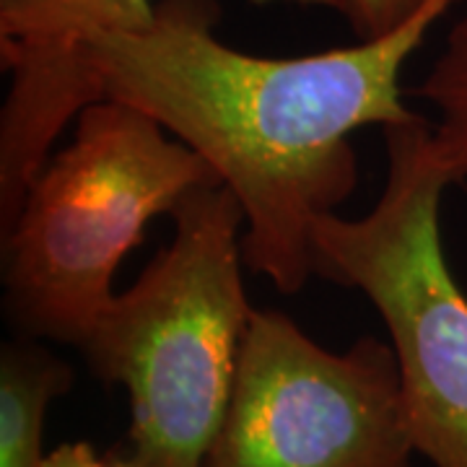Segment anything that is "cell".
<instances>
[{"label": "cell", "mask_w": 467, "mask_h": 467, "mask_svg": "<svg viewBox=\"0 0 467 467\" xmlns=\"http://www.w3.org/2000/svg\"><path fill=\"white\" fill-rule=\"evenodd\" d=\"M451 3L353 47L263 57L218 36V0H156L149 26L91 36L86 60L101 99L143 109L213 167L244 211V265L291 296L315 275V223L358 182L350 135L420 119L402 67Z\"/></svg>", "instance_id": "1"}, {"label": "cell", "mask_w": 467, "mask_h": 467, "mask_svg": "<svg viewBox=\"0 0 467 467\" xmlns=\"http://www.w3.org/2000/svg\"><path fill=\"white\" fill-rule=\"evenodd\" d=\"M174 236L81 343L101 384L130 400L119 467H202L229 410L254 315L242 278L244 211L223 182L192 190Z\"/></svg>", "instance_id": "2"}, {"label": "cell", "mask_w": 467, "mask_h": 467, "mask_svg": "<svg viewBox=\"0 0 467 467\" xmlns=\"http://www.w3.org/2000/svg\"><path fill=\"white\" fill-rule=\"evenodd\" d=\"M218 182L198 150L143 109L119 99L84 107L73 140L47 159L3 232L5 322L21 337L81 348L149 221Z\"/></svg>", "instance_id": "3"}, {"label": "cell", "mask_w": 467, "mask_h": 467, "mask_svg": "<svg viewBox=\"0 0 467 467\" xmlns=\"http://www.w3.org/2000/svg\"><path fill=\"white\" fill-rule=\"evenodd\" d=\"M382 133V192L364 218L330 213L315 223V275L361 291L379 312L416 454L434 467H467V294L439 229L450 180L429 150L431 119Z\"/></svg>", "instance_id": "4"}, {"label": "cell", "mask_w": 467, "mask_h": 467, "mask_svg": "<svg viewBox=\"0 0 467 467\" xmlns=\"http://www.w3.org/2000/svg\"><path fill=\"white\" fill-rule=\"evenodd\" d=\"M413 454L392 343L364 335L335 353L254 309L202 467H413Z\"/></svg>", "instance_id": "5"}, {"label": "cell", "mask_w": 467, "mask_h": 467, "mask_svg": "<svg viewBox=\"0 0 467 467\" xmlns=\"http://www.w3.org/2000/svg\"><path fill=\"white\" fill-rule=\"evenodd\" d=\"M252 5H322L335 0H247ZM156 0H0V63L11 86L0 112V232L21 211L60 133L101 99L86 60L97 34L149 26Z\"/></svg>", "instance_id": "6"}, {"label": "cell", "mask_w": 467, "mask_h": 467, "mask_svg": "<svg viewBox=\"0 0 467 467\" xmlns=\"http://www.w3.org/2000/svg\"><path fill=\"white\" fill-rule=\"evenodd\" d=\"M76 374L42 340L14 335L0 348V467H47L45 418Z\"/></svg>", "instance_id": "7"}, {"label": "cell", "mask_w": 467, "mask_h": 467, "mask_svg": "<svg viewBox=\"0 0 467 467\" xmlns=\"http://www.w3.org/2000/svg\"><path fill=\"white\" fill-rule=\"evenodd\" d=\"M413 97L436 109L429 138L436 169L450 184L467 180V18L451 26L444 50L413 88Z\"/></svg>", "instance_id": "8"}, {"label": "cell", "mask_w": 467, "mask_h": 467, "mask_svg": "<svg viewBox=\"0 0 467 467\" xmlns=\"http://www.w3.org/2000/svg\"><path fill=\"white\" fill-rule=\"evenodd\" d=\"M429 0H335V11L348 21L358 39L392 32L418 14Z\"/></svg>", "instance_id": "9"}, {"label": "cell", "mask_w": 467, "mask_h": 467, "mask_svg": "<svg viewBox=\"0 0 467 467\" xmlns=\"http://www.w3.org/2000/svg\"><path fill=\"white\" fill-rule=\"evenodd\" d=\"M47 467H119L115 451L99 454L88 441H66L47 454Z\"/></svg>", "instance_id": "10"}]
</instances>
